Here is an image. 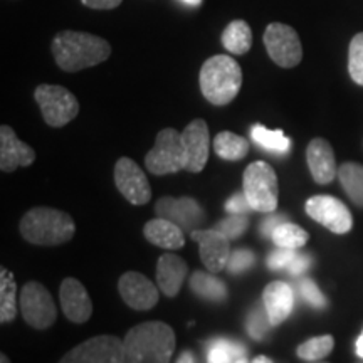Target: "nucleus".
Segmentation results:
<instances>
[{
  "instance_id": "1",
  "label": "nucleus",
  "mask_w": 363,
  "mask_h": 363,
  "mask_svg": "<svg viewBox=\"0 0 363 363\" xmlns=\"http://www.w3.org/2000/svg\"><path fill=\"white\" fill-rule=\"evenodd\" d=\"M56 65L66 72H78L94 67L111 56L106 39L78 30H61L51 44Z\"/></svg>"
},
{
  "instance_id": "2",
  "label": "nucleus",
  "mask_w": 363,
  "mask_h": 363,
  "mask_svg": "<svg viewBox=\"0 0 363 363\" xmlns=\"http://www.w3.org/2000/svg\"><path fill=\"white\" fill-rule=\"evenodd\" d=\"M175 333L163 321H145L123 338V363H170Z\"/></svg>"
},
{
  "instance_id": "3",
  "label": "nucleus",
  "mask_w": 363,
  "mask_h": 363,
  "mask_svg": "<svg viewBox=\"0 0 363 363\" xmlns=\"http://www.w3.org/2000/svg\"><path fill=\"white\" fill-rule=\"evenodd\" d=\"M199 84L208 103L214 106H225L239 94L242 86V69L234 57L217 54L202 65Z\"/></svg>"
},
{
  "instance_id": "4",
  "label": "nucleus",
  "mask_w": 363,
  "mask_h": 363,
  "mask_svg": "<svg viewBox=\"0 0 363 363\" xmlns=\"http://www.w3.org/2000/svg\"><path fill=\"white\" fill-rule=\"evenodd\" d=\"M19 230L27 242L35 246H59L72 239L76 224L67 212L52 207H35L22 217Z\"/></svg>"
},
{
  "instance_id": "5",
  "label": "nucleus",
  "mask_w": 363,
  "mask_h": 363,
  "mask_svg": "<svg viewBox=\"0 0 363 363\" xmlns=\"http://www.w3.org/2000/svg\"><path fill=\"white\" fill-rule=\"evenodd\" d=\"M244 194L252 211L271 214L278 207V175L266 162H252L244 170Z\"/></svg>"
},
{
  "instance_id": "6",
  "label": "nucleus",
  "mask_w": 363,
  "mask_h": 363,
  "mask_svg": "<svg viewBox=\"0 0 363 363\" xmlns=\"http://www.w3.org/2000/svg\"><path fill=\"white\" fill-rule=\"evenodd\" d=\"M44 121L52 128H61L71 123L79 113V103L74 94L65 86L40 84L34 91Z\"/></svg>"
},
{
  "instance_id": "7",
  "label": "nucleus",
  "mask_w": 363,
  "mask_h": 363,
  "mask_svg": "<svg viewBox=\"0 0 363 363\" xmlns=\"http://www.w3.org/2000/svg\"><path fill=\"white\" fill-rule=\"evenodd\" d=\"M145 165L153 175H169L185 170L187 155H185L180 131L175 128L162 130L157 135L155 147L145 157Z\"/></svg>"
},
{
  "instance_id": "8",
  "label": "nucleus",
  "mask_w": 363,
  "mask_h": 363,
  "mask_svg": "<svg viewBox=\"0 0 363 363\" xmlns=\"http://www.w3.org/2000/svg\"><path fill=\"white\" fill-rule=\"evenodd\" d=\"M19 306L26 323L35 330H48L57 318V308L51 293L35 281L22 286Z\"/></svg>"
},
{
  "instance_id": "9",
  "label": "nucleus",
  "mask_w": 363,
  "mask_h": 363,
  "mask_svg": "<svg viewBox=\"0 0 363 363\" xmlns=\"http://www.w3.org/2000/svg\"><path fill=\"white\" fill-rule=\"evenodd\" d=\"M262 43L266 45V51L279 67L289 69L298 66L303 59V45L299 35L291 26L272 22L266 27Z\"/></svg>"
},
{
  "instance_id": "10",
  "label": "nucleus",
  "mask_w": 363,
  "mask_h": 363,
  "mask_svg": "<svg viewBox=\"0 0 363 363\" xmlns=\"http://www.w3.org/2000/svg\"><path fill=\"white\" fill-rule=\"evenodd\" d=\"M57 363H123V340L99 335L79 343Z\"/></svg>"
},
{
  "instance_id": "11",
  "label": "nucleus",
  "mask_w": 363,
  "mask_h": 363,
  "mask_svg": "<svg viewBox=\"0 0 363 363\" xmlns=\"http://www.w3.org/2000/svg\"><path fill=\"white\" fill-rule=\"evenodd\" d=\"M306 214L333 234H347L353 227V217L342 201L331 195H315L306 201Z\"/></svg>"
},
{
  "instance_id": "12",
  "label": "nucleus",
  "mask_w": 363,
  "mask_h": 363,
  "mask_svg": "<svg viewBox=\"0 0 363 363\" xmlns=\"http://www.w3.org/2000/svg\"><path fill=\"white\" fill-rule=\"evenodd\" d=\"M115 184L121 195L133 206H145L152 199V187L145 172L128 157H121L115 165Z\"/></svg>"
},
{
  "instance_id": "13",
  "label": "nucleus",
  "mask_w": 363,
  "mask_h": 363,
  "mask_svg": "<svg viewBox=\"0 0 363 363\" xmlns=\"http://www.w3.org/2000/svg\"><path fill=\"white\" fill-rule=\"evenodd\" d=\"M155 212L158 217L174 222L184 229V233H192L203 222L202 207L192 197H162L155 203Z\"/></svg>"
},
{
  "instance_id": "14",
  "label": "nucleus",
  "mask_w": 363,
  "mask_h": 363,
  "mask_svg": "<svg viewBox=\"0 0 363 363\" xmlns=\"http://www.w3.org/2000/svg\"><path fill=\"white\" fill-rule=\"evenodd\" d=\"M118 291L126 305L138 311L152 310L158 303V286L153 284L142 272H125L118 281Z\"/></svg>"
},
{
  "instance_id": "15",
  "label": "nucleus",
  "mask_w": 363,
  "mask_h": 363,
  "mask_svg": "<svg viewBox=\"0 0 363 363\" xmlns=\"http://www.w3.org/2000/svg\"><path fill=\"white\" fill-rule=\"evenodd\" d=\"M182 142H184L185 155H187V165L185 170L190 174H199L203 170L208 160V148H211V135L208 126L201 118L190 121L182 131Z\"/></svg>"
},
{
  "instance_id": "16",
  "label": "nucleus",
  "mask_w": 363,
  "mask_h": 363,
  "mask_svg": "<svg viewBox=\"0 0 363 363\" xmlns=\"http://www.w3.org/2000/svg\"><path fill=\"white\" fill-rule=\"evenodd\" d=\"M190 238L199 242V252H201V259L207 271L220 272L227 266L230 256L229 239L222 235L219 230H201L195 229L190 233Z\"/></svg>"
},
{
  "instance_id": "17",
  "label": "nucleus",
  "mask_w": 363,
  "mask_h": 363,
  "mask_svg": "<svg viewBox=\"0 0 363 363\" xmlns=\"http://www.w3.org/2000/svg\"><path fill=\"white\" fill-rule=\"evenodd\" d=\"M59 299L66 318L72 323H86L93 315V303L78 279L66 278L59 288Z\"/></svg>"
},
{
  "instance_id": "18",
  "label": "nucleus",
  "mask_w": 363,
  "mask_h": 363,
  "mask_svg": "<svg viewBox=\"0 0 363 363\" xmlns=\"http://www.w3.org/2000/svg\"><path fill=\"white\" fill-rule=\"evenodd\" d=\"M34 160V148L21 142L9 125L0 126V170L11 174L19 167H29Z\"/></svg>"
},
{
  "instance_id": "19",
  "label": "nucleus",
  "mask_w": 363,
  "mask_h": 363,
  "mask_svg": "<svg viewBox=\"0 0 363 363\" xmlns=\"http://www.w3.org/2000/svg\"><path fill=\"white\" fill-rule=\"evenodd\" d=\"M308 169L313 180L320 185H326L338 177V165L335 152L325 138H313L306 148Z\"/></svg>"
},
{
  "instance_id": "20",
  "label": "nucleus",
  "mask_w": 363,
  "mask_h": 363,
  "mask_svg": "<svg viewBox=\"0 0 363 363\" xmlns=\"http://www.w3.org/2000/svg\"><path fill=\"white\" fill-rule=\"evenodd\" d=\"M262 305H264L271 325L278 326L291 315L294 306L293 288L284 281H272L266 286L262 293Z\"/></svg>"
},
{
  "instance_id": "21",
  "label": "nucleus",
  "mask_w": 363,
  "mask_h": 363,
  "mask_svg": "<svg viewBox=\"0 0 363 363\" xmlns=\"http://www.w3.org/2000/svg\"><path fill=\"white\" fill-rule=\"evenodd\" d=\"M189 266L175 254H162L157 264V284L167 298H175L179 294L182 283L187 278Z\"/></svg>"
},
{
  "instance_id": "22",
  "label": "nucleus",
  "mask_w": 363,
  "mask_h": 363,
  "mask_svg": "<svg viewBox=\"0 0 363 363\" xmlns=\"http://www.w3.org/2000/svg\"><path fill=\"white\" fill-rule=\"evenodd\" d=\"M143 234L153 246L169 249V251H175V249L185 246L184 229L174 222L162 219V217L147 222L143 227Z\"/></svg>"
},
{
  "instance_id": "23",
  "label": "nucleus",
  "mask_w": 363,
  "mask_h": 363,
  "mask_svg": "<svg viewBox=\"0 0 363 363\" xmlns=\"http://www.w3.org/2000/svg\"><path fill=\"white\" fill-rule=\"evenodd\" d=\"M190 289L197 294L199 298L207 299V301L222 303L227 298V286L224 281H220L214 272L195 271L190 276Z\"/></svg>"
},
{
  "instance_id": "24",
  "label": "nucleus",
  "mask_w": 363,
  "mask_h": 363,
  "mask_svg": "<svg viewBox=\"0 0 363 363\" xmlns=\"http://www.w3.org/2000/svg\"><path fill=\"white\" fill-rule=\"evenodd\" d=\"M222 45L235 56H244L252 48V30L246 21L235 19L222 33Z\"/></svg>"
},
{
  "instance_id": "25",
  "label": "nucleus",
  "mask_w": 363,
  "mask_h": 363,
  "mask_svg": "<svg viewBox=\"0 0 363 363\" xmlns=\"http://www.w3.org/2000/svg\"><path fill=\"white\" fill-rule=\"evenodd\" d=\"M214 152L222 160L238 162L249 153V142L247 138L233 131H220L214 138Z\"/></svg>"
},
{
  "instance_id": "26",
  "label": "nucleus",
  "mask_w": 363,
  "mask_h": 363,
  "mask_svg": "<svg viewBox=\"0 0 363 363\" xmlns=\"http://www.w3.org/2000/svg\"><path fill=\"white\" fill-rule=\"evenodd\" d=\"M338 179L350 201L363 207V165L355 162H345L338 167Z\"/></svg>"
},
{
  "instance_id": "27",
  "label": "nucleus",
  "mask_w": 363,
  "mask_h": 363,
  "mask_svg": "<svg viewBox=\"0 0 363 363\" xmlns=\"http://www.w3.org/2000/svg\"><path fill=\"white\" fill-rule=\"evenodd\" d=\"M17 316V284L6 267L0 269V321L11 323Z\"/></svg>"
},
{
  "instance_id": "28",
  "label": "nucleus",
  "mask_w": 363,
  "mask_h": 363,
  "mask_svg": "<svg viewBox=\"0 0 363 363\" xmlns=\"http://www.w3.org/2000/svg\"><path fill=\"white\" fill-rule=\"evenodd\" d=\"M251 138L254 143H257L269 153L284 155L291 150V140L284 135L283 130H269L262 125H254L251 128Z\"/></svg>"
},
{
  "instance_id": "29",
  "label": "nucleus",
  "mask_w": 363,
  "mask_h": 363,
  "mask_svg": "<svg viewBox=\"0 0 363 363\" xmlns=\"http://www.w3.org/2000/svg\"><path fill=\"white\" fill-rule=\"evenodd\" d=\"M246 357V348L225 338L212 340L207 347V363H235Z\"/></svg>"
},
{
  "instance_id": "30",
  "label": "nucleus",
  "mask_w": 363,
  "mask_h": 363,
  "mask_svg": "<svg viewBox=\"0 0 363 363\" xmlns=\"http://www.w3.org/2000/svg\"><path fill=\"white\" fill-rule=\"evenodd\" d=\"M271 239L278 247L299 249L308 242L310 234H308L303 227L293 224V222H283V224L276 227Z\"/></svg>"
},
{
  "instance_id": "31",
  "label": "nucleus",
  "mask_w": 363,
  "mask_h": 363,
  "mask_svg": "<svg viewBox=\"0 0 363 363\" xmlns=\"http://www.w3.org/2000/svg\"><path fill=\"white\" fill-rule=\"evenodd\" d=\"M335 348V338L331 335H321V337H315L303 342L296 348L298 358L305 362H320L325 357H328Z\"/></svg>"
},
{
  "instance_id": "32",
  "label": "nucleus",
  "mask_w": 363,
  "mask_h": 363,
  "mask_svg": "<svg viewBox=\"0 0 363 363\" xmlns=\"http://www.w3.org/2000/svg\"><path fill=\"white\" fill-rule=\"evenodd\" d=\"M348 72L358 86H363V33H358L348 48Z\"/></svg>"
},
{
  "instance_id": "33",
  "label": "nucleus",
  "mask_w": 363,
  "mask_h": 363,
  "mask_svg": "<svg viewBox=\"0 0 363 363\" xmlns=\"http://www.w3.org/2000/svg\"><path fill=\"white\" fill-rule=\"evenodd\" d=\"M271 326L272 325H271L269 316H267L266 308H262V306L252 308V311L249 313L247 321H246V328H247L249 337L259 342V340L266 337Z\"/></svg>"
},
{
  "instance_id": "34",
  "label": "nucleus",
  "mask_w": 363,
  "mask_h": 363,
  "mask_svg": "<svg viewBox=\"0 0 363 363\" xmlns=\"http://www.w3.org/2000/svg\"><path fill=\"white\" fill-rule=\"evenodd\" d=\"M247 225H249V220L246 216H230L227 217V219L220 220L214 229L219 230V233L222 235H225L229 240H233V239L240 238V235L246 233Z\"/></svg>"
},
{
  "instance_id": "35",
  "label": "nucleus",
  "mask_w": 363,
  "mask_h": 363,
  "mask_svg": "<svg viewBox=\"0 0 363 363\" xmlns=\"http://www.w3.org/2000/svg\"><path fill=\"white\" fill-rule=\"evenodd\" d=\"M256 262V256L249 249H238V251L230 252L229 261H227V271L230 274H242L247 269H251Z\"/></svg>"
},
{
  "instance_id": "36",
  "label": "nucleus",
  "mask_w": 363,
  "mask_h": 363,
  "mask_svg": "<svg viewBox=\"0 0 363 363\" xmlns=\"http://www.w3.org/2000/svg\"><path fill=\"white\" fill-rule=\"evenodd\" d=\"M299 294H301L303 299L311 305L313 308H325L326 306V298L325 294L320 291L316 283L310 278H301L298 283Z\"/></svg>"
},
{
  "instance_id": "37",
  "label": "nucleus",
  "mask_w": 363,
  "mask_h": 363,
  "mask_svg": "<svg viewBox=\"0 0 363 363\" xmlns=\"http://www.w3.org/2000/svg\"><path fill=\"white\" fill-rule=\"evenodd\" d=\"M296 249H283L278 247L267 256V267L271 271H288L296 259Z\"/></svg>"
},
{
  "instance_id": "38",
  "label": "nucleus",
  "mask_w": 363,
  "mask_h": 363,
  "mask_svg": "<svg viewBox=\"0 0 363 363\" xmlns=\"http://www.w3.org/2000/svg\"><path fill=\"white\" fill-rule=\"evenodd\" d=\"M251 211L246 194H234L229 201L225 202V212H229L230 216H246Z\"/></svg>"
},
{
  "instance_id": "39",
  "label": "nucleus",
  "mask_w": 363,
  "mask_h": 363,
  "mask_svg": "<svg viewBox=\"0 0 363 363\" xmlns=\"http://www.w3.org/2000/svg\"><path fill=\"white\" fill-rule=\"evenodd\" d=\"M83 6L94 9V11H111V9H116L121 6L123 0H81Z\"/></svg>"
},
{
  "instance_id": "40",
  "label": "nucleus",
  "mask_w": 363,
  "mask_h": 363,
  "mask_svg": "<svg viewBox=\"0 0 363 363\" xmlns=\"http://www.w3.org/2000/svg\"><path fill=\"white\" fill-rule=\"evenodd\" d=\"M311 264V259L308 254H298L296 259L291 264V267L288 269V274H293V276H299L303 274V272L308 271V267Z\"/></svg>"
},
{
  "instance_id": "41",
  "label": "nucleus",
  "mask_w": 363,
  "mask_h": 363,
  "mask_svg": "<svg viewBox=\"0 0 363 363\" xmlns=\"http://www.w3.org/2000/svg\"><path fill=\"white\" fill-rule=\"evenodd\" d=\"M283 222H286L284 220V216H279V214L269 216L261 224V234L266 235V238H271L272 233H274V230H276V227H278L279 224H283Z\"/></svg>"
},
{
  "instance_id": "42",
  "label": "nucleus",
  "mask_w": 363,
  "mask_h": 363,
  "mask_svg": "<svg viewBox=\"0 0 363 363\" xmlns=\"http://www.w3.org/2000/svg\"><path fill=\"white\" fill-rule=\"evenodd\" d=\"M177 363H197V360H195L192 352L185 350V352L180 353V357H179V360H177Z\"/></svg>"
},
{
  "instance_id": "43",
  "label": "nucleus",
  "mask_w": 363,
  "mask_h": 363,
  "mask_svg": "<svg viewBox=\"0 0 363 363\" xmlns=\"http://www.w3.org/2000/svg\"><path fill=\"white\" fill-rule=\"evenodd\" d=\"M357 355L363 360V331H362V335L357 340Z\"/></svg>"
},
{
  "instance_id": "44",
  "label": "nucleus",
  "mask_w": 363,
  "mask_h": 363,
  "mask_svg": "<svg viewBox=\"0 0 363 363\" xmlns=\"http://www.w3.org/2000/svg\"><path fill=\"white\" fill-rule=\"evenodd\" d=\"M251 363H274V362H272L269 357H266V355H259V357L254 358V360H252Z\"/></svg>"
},
{
  "instance_id": "45",
  "label": "nucleus",
  "mask_w": 363,
  "mask_h": 363,
  "mask_svg": "<svg viewBox=\"0 0 363 363\" xmlns=\"http://www.w3.org/2000/svg\"><path fill=\"white\" fill-rule=\"evenodd\" d=\"M180 2L187 4V6H192V7H199L202 4V0H180Z\"/></svg>"
},
{
  "instance_id": "46",
  "label": "nucleus",
  "mask_w": 363,
  "mask_h": 363,
  "mask_svg": "<svg viewBox=\"0 0 363 363\" xmlns=\"http://www.w3.org/2000/svg\"><path fill=\"white\" fill-rule=\"evenodd\" d=\"M0 363H11V360H9L6 353H2V355H0Z\"/></svg>"
},
{
  "instance_id": "47",
  "label": "nucleus",
  "mask_w": 363,
  "mask_h": 363,
  "mask_svg": "<svg viewBox=\"0 0 363 363\" xmlns=\"http://www.w3.org/2000/svg\"><path fill=\"white\" fill-rule=\"evenodd\" d=\"M235 363H249V362H247V358H246V357H242V358H239V360L235 362Z\"/></svg>"
},
{
  "instance_id": "48",
  "label": "nucleus",
  "mask_w": 363,
  "mask_h": 363,
  "mask_svg": "<svg viewBox=\"0 0 363 363\" xmlns=\"http://www.w3.org/2000/svg\"><path fill=\"white\" fill-rule=\"evenodd\" d=\"M315 363H323V362H315Z\"/></svg>"
},
{
  "instance_id": "49",
  "label": "nucleus",
  "mask_w": 363,
  "mask_h": 363,
  "mask_svg": "<svg viewBox=\"0 0 363 363\" xmlns=\"http://www.w3.org/2000/svg\"><path fill=\"white\" fill-rule=\"evenodd\" d=\"M362 363H363V362H362Z\"/></svg>"
}]
</instances>
